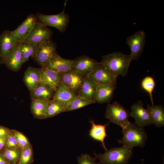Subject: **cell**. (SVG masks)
Here are the masks:
<instances>
[{
    "mask_svg": "<svg viewBox=\"0 0 164 164\" xmlns=\"http://www.w3.org/2000/svg\"><path fill=\"white\" fill-rule=\"evenodd\" d=\"M132 60L130 55L116 52L102 56L100 63L116 76L125 77Z\"/></svg>",
    "mask_w": 164,
    "mask_h": 164,
    "instance_id": "6da1fadb",
    "label": "cell"
},
{
    "mask_svg": "<svg viewBox=\"0 0 164 164\" xmlns=\"http://www.w3.org/2000/svg\"><path fill=\"white\" fill-rule=\"evenodd\" d=\"M94 155L101 164H128L133 155V148L123 146L112 148L103 154Z\"/></svg>",
    "mask_w": 164,
    "mask_h": 164,
    "instance_id": "7a4b0ae2",
    "label": "cell"
},
{
    "mask_svg": "<svg viewBox=\"0 0 164 164\" xmlns=\"http://www.w3.org/2000/svg\"><path fill=\"white\" fill-rule=\"evenodd\" d=\"M121 132L123 137L118 141V143L132 148L136 146L143 147L145 145L148 137L144 127L130 122L122 129Z\"/></svg>",
    "mask_w": 164,
    "mask_h": 164,
    "instance_id": "3957f363",
    "label": "cell"
},
{
    "mask_svg": "<svg viewBox=\"0 0 164 164\" xmlns=\"http://www.w3.org/2000/svg\"><path fill=\"white\" fill-rule=\"evenodd\" d=\"M105 116L110 122L118 125L122 129L126 127L130 123L128 120L130 116V112L116 101L112 104H108Z\"/></svg>",
    "mask_w": 164,
    "mask_h": 164,
    "instance_id": "277c9868",
    "label": "cell"
},
{
    "mask_svg": "<svg viewBox=\"0 0 164 164\" xmlns=\"http://www.w3.org/2000/svg\"><path fill=\"white\" fill-rule=\"evenodd\" d=\"M37 21L46 26L54 27L63 32L67 28L69 21L68 14L64 10L60 13L54 15H46L38 13L36 15Z\"/></svg>",
    "mask_w": 164,
    "mask_h": 164,
    "instance_id": "5b68a950",
    "label": "cell"
},
{
    "mask_svg": "<svg viewBox=\"0 0 164 164\" xmlns=\"http://www.w3.org/2000/svg\"><path fill=\"white\" fill-rule=\"evenodd\" d=\"M56 45L51 39L41 44L31 57L41 67L45 66L49 60L57 52Z\"/></svg>",
    "mask_w": 164,
    "mask_h": 164,
    "instance_id": "8992f818",
    "label": "cell"
},
{
    "mask_svg": "<svg viewBox=\"0 0 164 164\" xmlns=\"http://www.w3.org/2000/svg\"><path fill=\"white\" fill-rule=\"evenodd\" d=\"M52 35L53 32L51 29L37 21L24 42L34 43L39 47L43 43L51 39Z\"/></svg>",
    "mask_w": 164,
    "mask_h": 164,
    "instance_id": "52a82bcc",
    "label": "cell"
},
{
    "mask_svg": "<svg viewBox=\"0 0 164 164\" xmlns=\"http://www.w3.org/2000/svg\"><path fill=\"white\" fill-rule=\"evenodd\" d=\"M146 35L142 30H139L128 37L126 43L130 47L132 60H137L141 56L145 43Z\"/></svg>",
    "mask_w": 164,
    "mask_h": 164,
    "instance_id": "ba28073f",
    "label": "cell"
},
{
    "mask_svg": "<svg viewBox=\"0 0 164 164\" xmlns=\"http://www.w3.org/2000/svg\"><path fill=\"white\" fill-rule=\"evenodd\" d=\"M60 82L70 91L77 95L81 89L85 76L71 69L60 74Z\"/></svg>",
    "mask_w": 164,
    "mask_h": 164,
    "instance_id": "9c48e42d",
    "label": "cell"
},
{
    "mask_svg": "<svg viewBox=\"0 0 164 164\" xmlns=\"http://www.w3.org/2000/svg\"><path fill=\"white\" fill-rule=\"evenodd\" d=\"M130 116L135 120V123L139 126H145L153 124L151 117L147 109L144 108L142 101H138L133 104L131 108Z\"/></svg>",
    "mask_w": 164,
    "mask_h": 164,
    "instance_id": "30bf717a",
    "label": "cell"
},
{
    "mask_svg": "<svg viewBox=\"0 0 164 164\" xmlns=\"http://www.w3.org/2000/svg\"><path fill=\"white\" fill-rule=\"evenodd\" d=\"M100 63L90 57L82 56L72 60V69L84 76H88Z\"/></svg>",
    "mask_w": 164,
    "mask_h": 164,
    "instance_id": "8fae6325",
    "label": "cell"
},
{
    "mask_svg": "<svg viewBox=\"0 0 164 164\" xmlns=\"http://www.w3.org/2000/svg\"><path fill=\"white\" fill-rule=\"evenodd\" d=\"M88 76L98 84L116 85L117 77L100 63L97 67Z\"/></svg>",
    "mask_w": 164,
    "mask_h": 164,
    "instance_id": "7c38bea8",
    "label": "cell"
},
{
    "mask_svg": "<svg viewBox=\"0 0 164 164\" xmlns=\"http://www.w3.org/2000/svg\"><path fill=\"white\" fill-rule=\"evenodd\" d=\"M19 42L12 31L5 30L0 34V54L4 61L11 50Z\"/></svg>",
    "mask_w": 164,
    "mask_h": 164,
    "instance_id": "4fadbf2b",
    "label": "cell"
},
{
    "mask_svg": "<svg viewBox=\"0 0 164 164\" xmlns=\"http://www.w3.org/2000/svg\"><path fill=\"white\" fill-rule=\"evenodd\" d=\"M39 82L49 86L54 92L60 84V74L46 66L41 67Z\"/></svg>",
    "mask_w": 164,
    "mask_h": 164,
    "instance_id": "5bb4252c",
    "label": "cell"
},
{
    "mask_svg": "<svg viewBox=\"0 0 164 164\" xmlns=\"http://www.w3.org/2000/svg\"><path fill=\"white\" fill-rule=\"evenodd\" d=\"M37 21L36 15L30 14L15 30L13 33L19 43L24 41Z\"/></svg>",
    "mask_w": 164,
    "mask_h": 164,
    "instance_id": "9a60e30c",
    "label": "cell"
},
{
    "mask_svg": "<svg viewBox=\"0 0 164 164\" xmlns=\"http://www.w3.org/2000/svg\"><path fill=\"white\" fill-rule=\"evenodd\" d=\"M23 63L19 43L10 52L5 60L4 64L10 70L16 72L20 69Z\"/></svg>",
    "mask_w": 164,
    "mask_h": 164,
    "instance_id": "2e32d148",
    "label": "cell"
},
{
    "mask_svg": "<svg viewBox=\"0 0 164 164\" xmlns=\"http://www.w3.org/2000/svg\"><path fill=\"white\" fill-rule=\"evenodd\" d=\"M72 63V60L64 58L56 53L49 60L45 66L60 74L71 70Z\"/></svg>",
    "mask_w": 164,
    "mask_h": 164,
    "instance_id": "e0dca14e",
    "label": "cell"
},
{
    "mask_svg": "<svg viewBox=\"0 0 164 164\" xmlns=\"http://www.w3.org/2000/svg\"><path fill=\"white\" fill-rule=\"evenodd\" d=\"M76 96L64 84L60 83L54 92L53 98L58 101L66 109L71 104Z\"/></svg>",
    "mask_w": 164,
    "mask_h": 164,
    "instance_id": "ac0fdd59",
    "label": "cell"
},
{
    "mask_svg": "<svg viewBox=\"0 0 164 164\" xmlns=\"http://www.w3.org/2000/svg\"><path fill=\"white\" fill-rule=\"evenodd\" d=\"M40 74V68L31 66L28 67L25 71L23 81L30 93L33 91L39 83Z\"/></svg>",
    "mask_w": 164,
    "mask_h": 164,
    "instance_id": "d6986e66",
    "label": "cell"
},
{
    "mask_svg": "<svg viewBox=\"0 0 164 164\" xmlns=\"http://www.w3.org/2000/svg\"><path fill=\"white\" fill-rule=\"evenodd\" d=\"M115 85L112 84H98V86L95 101L99 104L109 102L112 99Z\"/></svg>",
    "mask_w": 164,
    "mask_h": 164,
    "instance_id": "ffe728a7",
    "label": "cell"
},
{
    "mask_svg": "<svg viewBox=\"0 0 164 164\" xmlns=\"http://www.w3.org/2000/svg\"><path fill=\"white\" fill-rule=\"evenodd\" d=\"M97 86L98 84L94 80L88 76H85L78 94L88 100L95 101Z\"/></svg>",
    "mask_w": 164,
    "mask_h": 164,
    "instance_id": "44dd1931",
    "label": "cell"
},
{
    "mask_svg": "<svg viewBox=\"0 0 164 164\" xmlns=\"http://www.w3.org/2000/svg\"><path fill=\"white\" fill-rule=\"evenodd\" d=\"M90 122L91 124V127L89 131V136L94 140L100 142L103 148L105 151H107V149L104 142L105 138L108 136L106 128L110 122L104 125L96 124L93 120H90Z\"/></svg>",
    "mask_w": 164,
    "mask_h": 164,
    "instance_id": "7402d4cb",
    "label": "cell"
},
{
    "mask_svg": "<svg viewBox=\"0 0 164 164\" xmlns=\"http://www.w3.org/2000/svg\"><path fill=\"white\" fill-rule=\"evenodd\" d=\"M54 92L47 85L39 82L35 89L30 93L31 99L48 100L53 98Z\"/></svg>",
    "mask_w": 164,
    "mask_h": 164,
    "instance_id": "603a6c76",
    "label": "cell"
},
{
    "mask_svg": "<svg viewBox=\"0 0 164 164\" xmlns=\"http://www.w3.org/2000/svg\"><path fill=\"white\" fill-rule=\"evenodd\" d=\"M48 101L31 99V111L35 118L39 119L46 118Z\"/></svg>",
    "mask_w": 164,
    "mask_h": 164,
    "instance_id": "cb8c5ba5",
    "label": "cell"
},
{
    "mask_svg": "<svg viewBox=\"0 0 164 164\" xmlns=\"http://www.w3.org/2000/svg\"><path fill=\"white\" fill-rule=\"evenodd\" d=\"M147 109L149 113L153 124L160 127L164 126V109L161 105L150 106L147 104Z\"/></svg>",
    "mask_w": 164,
    "mask_h": 164,
    "instance_id": "d4e9b609",
    "label": "cell"
},
{
    "mask_svg": "<svg viewBox=\"0 0 164 164\" xmlns=\"http://www.w3.org/2000/svg\"><path fill=\"white\" fill-rule=\"evenodd\" d=\"M65 108L58 101L52 99L48 100L46 111L47 118L53 117L64 112Z\"/></svg>",
    "mask_w": 164,
    "mask_h": 164,
    "instance_id": "484cf974",
    "label": "cell"
},
{
    "mask_svg": "<svg viewBox=\"0 0 164 164\" xmlns=\"http://www.w3.org/2000/svg\"><path fill=\"white\" fill-rule=\"evenodd\" d=\"M95 103V101L88 100L80 94H78L71 104L65 109L64 112L77 110Z\"/></svg>",
    "mask_w": 164,
    "mask_h": 164,
    "instance_id": "4316f807",
    "label": "cell"
},
{
    "mask_svg": "<svg viewBox=\"0 0 164 164\" xmlns=\"http://www.w3.org/2000/svg\"><path fill=\"white\" fill-rule=\"evenodd\" d=\"M20 47L24 63L29 60V57L38 48V47L34 43L24 42L20 43Z\"/></svg>",
    "mask_w": 164,
    "mask_h": 164,
    "instance_id": "83f0119b",
    "label": "cell"
},
{
    "mask_svg": "<svg viewBox=\"0 0 164 164\" xmlns=\"http://www.w3.org/2000/svg\"><path fill=\"white\" fill-rule=\"evenodd\" d=\"M141 85L142 88L149 94L152 105H154L152 94L155 86L154 78L150 76L145 77L142 80Z\"/></svg>",
    "mask_w": 164,
    "mask_h": 164,
    "instance_id": "f1b7e54d",
    "label": "cell"
},
{
    "mask_svg": "<svg viewBox=\"0 0 164 164\" xmlns=\"http://www.w3.org/2000/svg\"><path fill=\"white\" fill-rule=\"evenodd\" d=\"M8 162H14L19 158V154L15 148H6L2 154Z\"/></svg>",
    "mask_w": 164,
    "mask_h": 164,
    "instance_id": "f546056e",
    "label": "cell"
},
{
    "mask_svg": "<svg viewBox=\"0 0 164 164\" xmlns=\"http://www.w3.org/2000/svg\"><path fill=\"white\" fill-rule=\"evenodd\" d=\"M32 156V150L29 146L22 149L19 164H28Z\"/></svg>",
    "mask_w": 164,
    "mask_h": 164,
    "instance_id": "4dcf8cb0",
    "label": "cell"
},
{
    "mask_svg": "<svg viewBox=\"0 0 164 164\" xmlns=\"http://www.w3.org/2000/svg\"><path fill=\"white\" fill-rule=\"evenodd\" d=\"M13 132L19 146L23 149L29 146L28 139L23 134L16 130H14Z\"/></svg>",
    "mask_w": 164,
    "mask_h": 164,
    "instance_id": "1f68e13d",
    "label": "cell"
},
{
    "mask_svg": "<svg viewBox=\"0 0 164 164\" xmlns=\"http://www.w3.org/2000/svg\"><path fill=\"white\" fill-rule=\"evenodd\" d=\"M78 164H100L95 162L96 159L88 154H82L77 157Z\"/></svg>",
    "mask_w": 164,
    "mask_h": 164,
    "instance_id": "d6a6232c",
    "label": "cell"
},
{
    "mask_svg": "<svg viewBox=\"0 0 164 164\" xmlns=\"http://www.w3.org/2000/svg\"><path fill=\"white\" fill-rule=\"evenodd\" d=\"M18 146L19 145L14 135L10 132L6 138L5 147L8 148H14Z\"/></svg>",
    "mask_w": 164,
    "mask_h": 164,
    "instance_id": "836d02e7",
    "label": "cell"
},
{
    "mask_svg": "<svg viewBox=\"0 0 164 164\" xmlns=\"http://www.w3.org/2000/svg\"><path fill=\"white\" fill-rule=\"evenodd\" d=\"M10 131L6 128L0 126V138H7Z\"/></svg>",
    "mask_w": 164,
    "mask_h": 164,
    "instance_id": "e575fe53",
    "label": "cell"
},
{
    "mask_svg": "<svg viewBox=\"0 0 164 164\" xmlns=\"http://www.w3.org/2000/svg\"><path fill=\"white\" fill-rule=\"evenodd\" d=\"M6 138H0V151L5 147Z\"/></svg>",
    "mask_w": 164,
    "mask_h": 164,
    "instance_id": "d590c367",
    "label": "cell"
},
{
    "mask_svg": "<svg viewBox=\"0 0 164 164\" xmlns=\"http://www.w3.org/2000/svg\"><path fill=\"white\" fill-rule=\"evenodd\" d=\"M0 164H8V162L2 154H0Z\"/></svg>",
    "mask_w": 164,
    "mask_h": 164,
    "instance_id": "8d00e7d4",
    "label": "cell"
},
{
    "mask_svg": "<svg viewBox=\"0 0 164 164\" xmlns=\"http://www.w3.org/2000/svg\"><path fill=\"white\" fill-rule=\"evenodd\" d=\"M3 64H4V62L0 54V65Z\"/></svg>",
    "mask_w": 164,
    "mask_h": 164,
    "instance_id": "74e56055",
    "label": "cell"
}]
</instances>
